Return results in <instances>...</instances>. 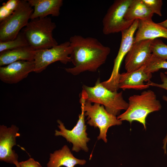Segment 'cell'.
I'll use <instances>...</instances> for the list:
<instances>
[{"label": "cell", "instance_id": "obj_1", "mask_svg": "<svg viewBox=\"0 0 167 167\" xmlns=\"http://www.w3.org/2000/svg\"><path fill=\"white\" fill-rule=\"evenodd\" d=\"M69 41L72 49L71 62L74 66L65 70L74 75L86 71H96L105 62L110 52L109 47L94 37L75 35Z\"/></svg>", "mask_w": 167, "mask_h": 167}, {"label": "cell", "instance_id": "obj_2", "mask_svg": "<svg viewBox=\"0 0 167 167\" xmlns=\"http://www.w3.org/2000/svg\"><path fill=\"white\" fill-rule=\"evenodd\" d=\"M129 105L126 111L118 115L117 118L130 123L134 121L142 124L146 130V119L150 113L159 111L161 108L160 101L155 92L151 90L145 91L140 94L134 95L128 98Z\"/></svg>", "mask_w": 167, "mask_h": 167}, {"label": "cell", "instance_id": "obj_3", "mask_svg": "<svg viewBox=\"0 0 167 167\" xmlns=\"http://www.w3.org/2000/svg\"><path fill=\"white\" fill-rule=\"evenodd\" d=\"M56 24L48 17L31 19L22 32L30 46L35 50L51 48L58 45L53 32Z\"/></svg>", "mask_w": 167, "mask_h": 167}, {"label": "cell", "instance_id": "obj_4", "mask_svg": "<svg viewBox=\"0 0 167 167\" xmlns=\"http://www.w3.org/2000/svg\"><path fill=\"white\" fill-rule=\"evenodd\" d=\"M82 88V92L86 100L103 105L109 113L114 116L119 115L122 110H126L128 107V103L123 99L122 91H110L101 84L100 79L94 86L83 85Z\"/></svg>", "mask_w": 167, "mask_h": 167}, {"label": "cell", "instance_id": "obj_5", "mask_svg": "<svg viewBox=\"0 0 167 167\" xmlns=\"http://www.w3.org/2000/svg\"><path fill=\"white\" fill-rule=\"evenodd\" d=\"M33 9L27 0H20L16 10L9 17L0 23V42L15 38L31 19Z\"/></svg>", "mask_w": 167, "mask_h": 167}, {"label": "cell", "instance_id": "obj_6", "mask_svg": "<svg viewBox=\"0 0 167 167\" xmlns=\"http://www.w3.org/2000/svg\"><path fill=\"white\" fill-rule=\"evenodd\" d=\"M84 108L85 115L87 117V123L91 126L98 127L100 130L98 139H102L107 143L106 134L109 128L113 126L120 125L122 122L116 116L109 113L103 105L97 103L92 105L86 99L84 103Z\"/></svg>", "mask_w": 167, "mask_h": 167}, {"label": "cell", "instance_id": "obj_7", "mask_svg": "<svg viewBox=\"0 0 167 167\" xmlns=\"http://www.w3.org/2000/svg\"><path fill=\"white\" fill-rule=\"evenodd\" d=\"M85 98L81 95L80 102L81 105V112L79 114V119L76 125L71 130L66 129L64 124L60 120H58L57 122L60 131L55 130V136H61L65 138L67 142L73 144L72 150L78 152L82 150L86 152L88 151V148L87 143L90 139L87 137L86 132V125L85 124V111L84 108V103Z\"/></svg>", "mask_w": 167, "mask_h": 167}, {"label": "cell", "instance_id": "obj_8", "mask_svg": "<svg viewBox=\"0 0 167 167\" xmlns=\"http://www.w3.org/2000/svg\"><path fill=\"white\" fill-rule=\"evenodd\" d=\"M132 0H116L108 9L103 18L102 32L105 35L118 33L129 28L134 20L125 19L126 11Z\"/></svg>", "mask_w": 167, "mask_h": 167}, {"label": "cell", "instance_id": "obj_9", "mask_svg": "<svg viewBox=\"0 0 167 167\" xmlns=\"http://www.w3.org/2000/svg\"><path fill=\"white\" fill-rule=\"evenodd\" d=\"M139 23V19L135 20L129 28L121 32V44L118 54L114 61L111 75L108 80L101 82L104 86L111 91L116 92L119 89L120 67L123 58L134 42V34L137 29Z\"/></svg>", "mask_w": 167, "mask_h": 167}, {"label": "cell", "instance_id": "obj_10", "mask_svg": "<svg viewBox=\"0 0 167 167\" xmlns=\"http://www.w3.org/2000/svg\"><path fill=\"white\" fill-rule=\"evenodd\" d=\"M72 49L69 41H65L51 48L35 51L34 72L40 73L50 64L57 61L66 64L71 62Z\"/></svg>", "mask_w": 167, "mask_h": 167}, {"label": "cell", "instance_id": "obj_11", "mask_svg": "<svg viewBox=\"0 0 167 167\" xmlns=\"http://www.w3.org/2000/svg\"><path fill=\"white\" fill-rule=\"evenodd\" d=\"M153 40L134 42L125 56V67L126 71L137 70L147 63L152 55L151 45Z\"/></svg>", "mask_w": 167, "mask_h": 167}, {"label": "cell", "instance_id": "obj_12", "mask_svg": "<svg viewBox=\"0 0 167 167\" xmlns=\"http://www.w3.org/2000/svg\"><path fill=\"white\" fill-rule=\"evenodd\" d=\"M19 129L12 125L7 127L4 125L0 126V160L7 163L14 164L18 161V156L13 147L16 145V138L20 136Z\"/></svg>", "mask_w": 167, "mask_h": 167}, {"label": "cell", "instance_id": "obj_13", "mask_svg": "<svg viewBox=\"0 0 167 167\" xmlns=\"http://www.w3.org/2000/svg\"><path fill=\"white\" fill-rule=\"evenodd\" d=\"M34 70V61H16L0 67V79L6 84H16Z\"/></svg>", "mask_w": 167, "mask_h": 167}, {"label": "cell", "instance_id": "obj_14", "mask_svg": "<svg viewBox=\"0 0 167 167\" xmlns=\"http://www.w3.org/2000/svg\"><path fill=\"white\" fill-rule=\"evenodd\" d=\"M145 65L136 71L120 74L119 79V89L125 90L127 89L141 90L149 86L144 82H149L152 77L151 73H148L144 70Z\"/></svg>", "mask_w": 167, "mask_h": 167}, {"label": "cell", "instance_id": "obj_15", "mask_svg": "<svg viewBox=\"0 0 167 167\" xmlns=\"http://www.w3.org/2000/svg\"><path fill=\"white\" fill-rule=\"evenodd\" d=\"M162 37L167 39V28L152 20L139 19L134 42Z\"/></svg>", "mask_w": 167, "mask_h": 167}, {"label": "cell", "instance_id": "obj_16", "mask_svg": "<svg viewBox=\"0 0 167 167\" xmlns=\"http://www.w3.org/2000/svg\"><path fill=\"white\" fill-rule=\"evenodd\" d=\"M33 11L30 19L43 18L49 15L57 17L63 5L62 0H27Z\"/></svg>", "mask_w": 167, "mask_h": 167}, {"label": "cell", "instance_id": "obj_17", "mask_svg": "<svg viewBox=\"0 0 167 167\" xmlns=\"http://www.w3.org/2000/svg\"><path fill=\"white\" fill-rule=\"evenodd\" d=\"M86 161L78 159L74 156L66 145L61 149L55 151L50 154L49 161L47 167H74L76 165H84Z\"/></svg>", "mask_w": 167, "mask_h": 167}, {"label": "cell", "instance_id": "obj_18", "mask_svg": "<svg viewBox=\"0 0 167 167\" xmlns=\"http://www.w3.org/2000/svg\"><path fill=\"white\" fill-rule=\"evenodd\" d=\"M35 50L28 46L0 53V66L19 61H34Z\"/></svg>", "mask_w": 167, "mask_h": 167}, {"label": "cell", "instance_id": "obj_19", "mask_svg": "<svg viewBox=\"0 0 167 167\" xmlns=\"http://www.w3.org/2000/svg\"><path fill=\"white\" fill-rule=\"evenodd\" d=\"M154 14L142 0H132L125 15L127 20L136 19L151 20Z\"/></svg>", "mask_w": 167, "mask_h": 167}, {"label": "cell", "instance_id": "obj_20", "mask_svg": "<svg viewBox=\"0 0 167 167\" xmlns=\"http://www.w3.org/2000/svg\"><path fill=\"white\" fill-rule=\"evenodd\" d=\"M29 46L22 32H20L14 39L4 42H0V53L5 51Z\"/></svg>", "mask_w": 167, "mask_h": 167}, {"label": "cell", "instance_id": "obj_21", "mask_svg": "<svg viewBox=\"0 0 167 167\" xmlns=\"http://www.w3.org/2000/svg\"><path fill=\"white\" fill-rule=\"evenodd\" d=\"M161 69H167V60L158 58L152 54L145 65V71L147 73L152 74ZM164 73L167 75V71Z\"/></svg>", "mask_w": 167, "mask_h": 167}, {"label": "cell", "instance_id": "obj_22", "mask_svg": "<svg viewBox=\"0 0 167 167\" xmlns=\"http://www.w3.org/2000/svg\"><path fill=\"white\" fill-rule=\"evenodd\" d=\"M20 0H8L0 7V22L11 15L17 7Z\"/></svg>", "mask_w": 167, "mask_h": 167}, {"label": "cell", "instance_id": "obj_23", "mask_svg": "<svg viewBox=\"0 0 167 167\" xmlns=\"http://www.w3.org/2000/svg\"><path fill=\"white\" fill-rule=\"evenodd\" d=\"M151 49L152 54L167 60V45L161 40L158 39L153 40L151 44Z\"/></svg>", "mask_w": 167, "mask_h": 167}, {"label": "cell", "instance_id": "obj_24", "mask_svg": "<svg viewBox=\"0 0 167 167\" xmlns=\"http://www.w3.org/2000/svg\"><path fill=\"white\" fill-rule=\"evenodd\" d=\"M145 5L153 14L162 16L161 9L163 4L162 0H142Z\"/></svg>", "mask_w": 167, "mask_h": 167}, {"label": "cell", "instance_id": "obj_25", "mask_svg": "<svg viewBox=\"0 0 167 167\" xmlns=\"http://www.w3.org/2000/svg\"><path fill=\"white\" fill-rule=\"evenodd\" d=\"M160 77L162 82L161 84H158L151 82L150 81L148 82L146 84L149 86L156 87L164 89L167 90V76L164 73L162 72H160Z\"/></svg>", "mask_w": 167, "mask_h": 167}, {"label": "cell", "instance_id": "obj_26", "mask_svg": "<svg viewBox=\"0 0 167 167\" xmlns=\"http://www.w3.org/2000/svg\"><path fill=\"white\" fill-rule=\"evenodd\" d=\"M19 164L20 167H42L38 162L31 158L19 162Z\"/></svg>", "mask_w": 167, "mask_h": 167}, {"label": "cell", "instance_id": "obj_27", "mask_svg": "<svg viewBox=\"0 0 167 167\" xmlns=\"http://www.w3.org/2000/svg\"><path fill=\"white\" fill-rule=\"evenodd\" d=\"M162 99L165 101L167 102V96L165 95H163L162 96ZM163 146L162 147L164 151V153L166 154L167 150H166V146L167 144V134L163 140Z\"/></svg>", "mask_w": 167, "mask_h": 167}, {"label": "cell", "instance_id": "obj_28", "mask_svg": "<svg viewBox=\"0 0 167 167\" xmlns=\"http://www.w3.org/2000/svg\"><path fill=\"white\" fill-rule=\"evenodd\" d=\"M158 23L161 26L167 28V19Z\"/></svg>", "mask_w": 167, "mask_h": 167}, {"label": "cell", "instance_id": "obj_29", "mask_svg": "<svg viewBox=\"0 0 167 167\" xmlns=\"http://www.w3.org/2000/svg\"><path fill=\"white\" fill-rule=\"evenodd\" d=\"M14 164L15 165L16 167H20L19 164V162L18 161L15 162L14 163Z\"/></svg>", "mask_w": 167, "mask_h": 167}]
</instances>
